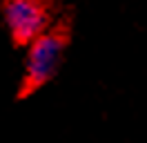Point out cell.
Instances as JSON below:
<instances>
[{"instance_id":"cell-1","label":"cell","mask_w":147,"mask_h":143,"mask_svg":"<svg viewBox=\"0 0 147 143\" xmlns=\"http://www.w3.org/2000/svg\"><path fill=\"white\" fill-rule=\"evenodd\" d=\"M67 38L60 31H45L36 40L29 43L27 67H25V85L22 92L27 94L31 89L42 87L45 83L56 76V72L63 63Z\"/></svg>"},{"instance_id":"cell-2","label":"cell","mask_w":147,"mask_h":143,"mask_svg":"<svg viewBox=\"0 0 147 143\" xmlns=\"http://www.w3.org/2000/svg\"><path fill=\"white\" fill-rule=\"evenodd\" d=\"M5 22L18 45H29L47 31L49 14L42 0H5Z\"/></svg>"}]
</instances>
